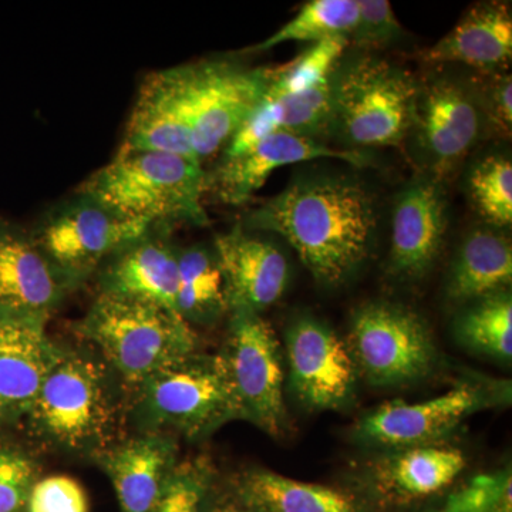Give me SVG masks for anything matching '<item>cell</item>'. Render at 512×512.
Segmentation results:
<instances>
[{
	"label": "cell",
	"instance_id": "21",
	"mask_svg": "<svg viewBox=\"0 0 512 512\" xmlns=\"http://www.w3.org/2000/svg\"><path fill=\"white\" fill-rule=\"evenodd\" d=\"M446 225V200L439 181L430 178L410 185L394 207L390 271L404 279L426 275L439 255Z\"/></svg>",
	"mask_w": 512,
	"mask_h": 512
},
{
	"label": "cell",
	"instance_id": "9",
	"mask_svg": "<svg viewBox=\"0 0 512 512\" xmlns=\"http://www.w3.org/2000/svg\"><path fill=\"white\" fill-rule=\"evenodd\" d=\"M349 345L355 367L375 386L414 382L436 365V346L426 323L392 303L360 308L352 319Z\"/></svg>",
	"mask_w": 512,
	"mask_h": 512
},
{
	"label": "cell",
	"instance_id": "39",
	"mask_svg": "<svg viewBox=\"0 0 512 512\" xmlns=\"http://www.w3.org/2000/svg\"><path fill=\"white\" fill-rule=\"evenodd\" d=\"M201 512H255L232 488L231 493L211 494L208 491Z\"/></svg>",
	"mask_w": 512,
	"mask_h": 512
},
{
	"label": "cell",
	"instance_id": "26",
	"mask_svg": "<svg viewBox=\"0 0 512 512\" xmlns=\"http://www.w3.org/2000/svg\"><path fill=\"white\" fill-rule=\"evenodd\" d=\"M175 311L191 326L212 322L228 312L224 276L215 251L200 245L178 251Z\"/></svg>",
	"mask_w": 512,
	"mask_h": 512
},
{
	"label": "cell",
	"instance_id": "27",
	"mask_svg": "<svg viewBox=\"0 0 512 512\" xmlns=\"http://www.w3.org/2000/svg\"><path fill=\"white\" fill-rule=\"evenodd\" d=\"M357 15V0H312L274 35L252 47V52H265L286 42H312L315 45L336 37H349Z\"/></svg>",
	"mask_w": 512,
	"mask_h": 512
},
{
	"label": "cell",
	"instance_id": "11",
	"mask_svg": "<svg viewBox=\"0 0 512 512\" xmlns=\"http://www.w3.org/2000/svg\"><path fill=\"white\" fill-rule=\"evenodd\" d=\"M433 180L450 174L476 146L481 133V104L456 80L436 77L419 83L412 128Z\"/></svg>",
	"mask_w": 512,
	"mask_h": 512
},
{
	"label": "cell",
	"instance_id": "6",
	"mask_svg": "<svg viewBox=\"0 0 512 512\" xmlns=\"http://www.w3.org/2000/svg\"><path fill=\"white\" fill-rule=\"evenodd\" d=\"M332 131L352 147H396L410 133L419 83L403 67L373 56L336 66Z\"/></svg>",
	"mask_w": 512,
	"mask_h": 512
},
{
	"label": "cell",
	"instance_id": "17",
	"mask_svg": "<svg viewBox=\"0 0 512 512\" xmlns=\"http://www.w3.org/2000/svg\"><path fill=\"white\" fill-rule=\"evenodd\" d=\"M228 312L265 311L284 295L289 281L285 255L272 242L235 227L215 238Z\"/></svg>",
	"mask_w": 512,
	"mask_h": 512
},
{
	"label": "cell",
	"instance_id": "2",
	"mask_svg": "<svg viewBox=\"0 0 512 512\" xmlns=\"http://www.w3.org/2000/svg\"><path fill=\"white\" fill-rule=\"evenodd\" d=\"M19 426L40 454L93 463L128 434V392L96 350L62 343Z\"/></svg>",
	"mask_w": 512,
	"mask_h": 512
},
{
	"label": "cell",
	"instance_id": "10",
	"mask_svg": "<svg viewBox=\"0 0 512 512\" xmlns=\"http://www.w3.org/2000/svg\"><path fill=\"white\" fill-rule=\"evenodd\" d=\"M184 93L192 148L202 161L227 146L262 100L272 69L231 62L183 64Z\"/></svg>",
	"mask_w": 512,
	"mask_h": 512
},
{
	"label": "cell",
	"instance_id": "15",
	"mask_svg": "<svg viewBox=\"0 0 512 512\" xmlns=\"http://www.w3.org/2000/svg\"><path fill=\"white\" fill-rule=\"evenodd\" d=\"M72 292L32 232L0 218V311L50 319Z\"/></svg>",
	"mask_w": 512,
	"mask_h": 512
},
{
	"label": "cell",
	"instance_id": "14",
	"mask_svg": "<svg viewBox=\"0 0 512 512\" xmlns=\"http://www.w3.org/2000/svg\"><path fill=\"white\" fill-rule=\"evenodd\" d=\"M293 392L313 410L339 409L355 384V363L345 343L318 320L299 319L286 335Z\"/></svg>",
	"mask_w": 512,
	"mask_h": 512
},
{
	"label": "cell",
	"instance_id": "29",
	"mask_svg": "<svg viewBox=\"0 0 512 512\" xmlns=\"http://www.w3.org/2000/svg\"><path fill=\"white\" fill-rule=\"evenodd\" d=\"M40 457L26 437L0 430V512H25L30 491L43 476Z\"/></svg>",
	"mask_w": 512,
	"mask_h": 512
},
{
	"label": "cell",
	"instance_id": "20",
	"mask_svg": "<svg viewBox=\"0 0 512 512\" xmlns=\"http://www.w3.org/2000/svg\"><path fill=\"white\" fill-rule=\"evenodd\" d=\"M167 228H153L111 255L99 269L100 293L130 296L175 311L178 251Z\"/></svg>",
	"mask_w": 512,
	"mask_h": 512
},
{
	"label": "cell",
	"instance_id": "23",
	"mask_svg": "<svg viewBox=\"0 0 512 512\" xmlns=\"http://www.w3.org/2000/svg\"><path fill=\"white\" fill-rule=\"evenodd\" d=\"M255 512H360L355 497L326 487L252 468L232 485Z\"/></svg>",
	"mask_w": 512,
	"mask_h": 512
},
{
	"label": "cell",
	"instance_id": "31",
	"mask_svg": "<svg viewBox=\"0 0 512 512\" xmlns=\"http://www.w3.org/2000/svg\"><path fill=\"white\" fill-rule=\"evenodd\" d=\"M471 197L481 217L495 227L512 222V164L508 158H484L468 178Z\"/></svg>",
	"mask_w": 512,
	"mask_h": 512
},
{
	"label": "cell",
	"instance_id": "35",
	"mask_svg": "<svg viewBox=\"0 0 512 512\" xmlns=\"http://www.w3.org/2000/svg\"><path fill=\"white\" fill-rule=\"evenodd\" d=\"M212 487V473L204 461L178 464L157 512H201Z\"/></svg>",
	"mask_w": 512,
	"mask_h": 512
},
{
	"label": "cell",
	"instance_id": "12",
	"mask_svg": "<svg viewBox=\"0 0 512 512\" xmlns=\"http://www.w3.org/2000/svg\"><path fill=\"white\" fill-rule=\"evenodd\" d=\"M50 319L0 311V430L19 426L59 356Z\"/></svg>",
	"mask_w": 512,
	"mask_h": 512
},
{
	"label": "cell",
	"instance_id": "8",
	"mask_svg": "<svg viewBox=\"0 0 512 512\" xmlns=\"http://www.w3.org/2000/svg\"><path fill=\"white\" fill-rule=\"evenodd\" d=\"M281 346L271 325L259 313H231L227 340L220 353L238 419L271 436L285 423L284 367Z\"/></svg>",
	"mask_w": 512,
	"mask_h": 512
},
{
	"label": "cell",
	"instance_id": "25",
	"mask_svg": "<svg viewBox=\"0 0 512 512\" xmlns=\"http://www.w3.org/2000/svg\"><path fill=\"white\" fill-rule=\"evenodd\" d=\"M511 279L510 241L488 229H477L464 239L458 251L447 295L456 302L476 301L503 292Z\"/></svg>",
	"mask_w": 512,
	"mask_h": 512
},
{
	"label": "cell",
	"instance_id": "19",
	"mask_svg": "<svg viewBox=\"0 0 512 512\" xmlns=\"http://www.w3.org/2000/svg\"><path fill=\"white\" fill-rule=\"evenodd\" d=\"M323 158L355 165L366 163L365 156L359 151L329 147L281 130L241 156L224 158L211 180L208 178V188H212L225 204L241 205L261 190L269 175L278 168Z\"/></svg>",
	"mask_w": 512,
	"mask_h": 512
},
{
	"label": "cell",
	"instance_id": "1",
	"mask_svg": "<svg viewBox=\"0 0 512 512\" xmlns=\"http://www.w3.org/2000/svg\"><path fill=\"white\" fill-rule=\"evenodd\" d=\"M375 200L365 185L336 175L299 178L245 220L249 231L275 232L320 284L348 281L375 239Z\"/></svg>",
	"mask_w": 512,
	"mask_h": 512
},
{
	"label": "cell",
	"instance_id": "3",
	"mask_svg": "<svg viewBox=\"0 0 512 512\" xmlns=\"http://www.w3.org/2000/svg\"><path fill=\"white\" fill-rule=\"evenodd\" d=\"M74 332L96 350L127 392L198 352V336L177 312L130 296L99 293Z\"/></svg>",
	"mask_w": 512,
	"mask_h": 512
},
{
	"label": "cell",
	"instance_id": "34",
	"mask_svg": "<svg viewBox=\"0 0 512 512\" xmlns=\"http://www.w3.org/2000/svg\"><path fill=\"white\" fill-rule=\"evenodd\" d=\"M359 15L350 33L349 45L359 49H382L403 39L404 30L392 5L386 0H357Z\"/></svg>",
	"mask_w": 512,
	"mask_h": 512
},
{
	"label": "cell",
	"instance_id": "38",
	"mask_svg": "<svg viewBox=\"0 0 512 512\" xmlns=\"http://www.w3.org/2000/svg\"><path fill=\"white\" fill-rule=\"evenodd\" d=\"M484 109L488 119L504 134L511 133L512 126V80L511 74L491 77L485 84Z\"/></svg>",
	"mask_w": 512,
	"mask_h": 512
},
{
	"label": "cell",
	"instance_id": "30",
	"mask_svg": "<svg viewBox=\"0 0 512 512\" xmlns=\"http://www.w3.org/2000/svg\"><path fill=\"white\" fill-rule=\"evenodd\" d=\"M348 46V37H336L315 43L311 49L303 52L292 62L272 69L271 83L264 97L269 100H281L305 92L322 80L328 79Z\"/></svg>",
	"mask_w": 512,
	"mask_h": 512
},
{
	"label": "cell",
	"instance_id": "28",
	"mask_svg": "<svg viewBox=\"0 0 512 512\" xmlns=\"http://www.w3.org/2000/svg\"><path fill=\"white\" fill-rule=\"evenodd\" d=\"M457 322L458 338L471 349L510 360L512 356V301L510 293L478 299Z\"/></svg>",
	"mask_w": 512,
	"mask_h": 512
},
{
	"label": "cell",
	"instance_id": "37",
	"mask_svg": "<svg viewBox=\"0 0 512 512\" xmlns=\"http://www.w3.org/2000/svg\"><path fill=\"white\" fill-rule=\"evenodd\" d=\"M282 130V107L278 100H269L262 97L258 106L241 124L237 133L227 144L225 158L241 156L265 138Z\"/></svg>",
	"mask_w": 512,
	"mask_h": 512
},
{
	"label": "cell",
	"instance_id": "18",
	"mask_svg": "<svg viewBox=\"0 0 512 512\" xmlns=\"http://www.w3.org/2000/svg\"><path fill=\"white\" fill-rule=\"evenodd\" d=\"M119 151H153L198 160L192 148L181 66L144 77Z\"/></svg>",
	"mask_w": 512,
	"mask_h": 512
},
{
	"label": "cell",
	"instance_id": "16",
	"mask_svg": "<svg viewBox=\"0 0 512 512\" xmlns=\"http://www.w3.org/2000/svg\"><path fill=\"white\" fill-rule=\"evenodd\" d=\"M484 394L480 387L466 383L426 402L382 404L360 420L357 437L377 446H424L483 407Z\"/></svg>",
	"mask_w": 512,
	"mask_h": 512
},
{
	"label": "cell",
	"instance_id": "36",
	"mask_svg": "<svg viewBox=\"0 0 512 512\" xmlns=\"http://www.w3.org/2000/svg\"><path fill=\"white\" fill-rule=\"evenodd\" d=\"M25 512H90L89 497L76 478L42 476L30 491Z\"/></svg>",
	"mask_w": 512,
	"mask_h": 512
},
{
	"label": "cell",
	"instance_id": "5",
	"mask_svg": "<svg viewBox=\"0 0 512 512\" xmlns=\"http://www.w3.org/2000/svg\"><path fill=\"white\" fill-rule=\"evenodd\" d=\"M232 420H238L237 404L220 353L198 350L128 393L133 431L200 441Z\"/></svg>",
	"mask_w": 512,
	"mask_h": 512
},
{
	"label": "cell",
	"instance_id": "32",
	"mask_svg": "<svg viewBox=\"0 0 512 512\" xmlns=\"http://www.w3.org/2000/svg\"><path fill=\"white\" fill-rule=\"evenodd\" d=\"M330 76L305 92L278 100L282 107V130L295 136L311 138V140H316L332 131L333 104Z\"/></svg>",
	"mask_w": 512,
	"mask_h": 512
},
{
	"label": "cell",
	"instance_id": "22",
	"mask_svg": "<svg viewBox=\"0 0 512 512\" xmlns=\"http://www.w3.org/2000/svg\"><path fill=\"white\" fill-rule=\"evenodd\" d=\"M421 56L427 63H463L487 73L500 69L512 56L510 5L484 2L473 6Z\"/></svg>",
	"mask_w": 512,
	"mask_h": 512
},
{
	"label": "cell",
	"instance_id": "13",
	"mask_svg": "<svg viewBox=\"0 0 512 512\" xmlns=\"http://www.w3.org/2000/svg\"><path fill=\"white\" fill-rule=\"evenodd\" d=\"M173 434L133 431L93 461L109 478L120 512H157L177 470Z\"/></svg>",
	"mask_w": 512,
	"mask_h": 512
},
{
	"label": "cell",
	"instance_id": "33",
	"mask_svg": "<svg viewBox=\"0 0 512 512\" xmlns=\"http://www.w3.org/2000/svg\"><path fill=\"white\" fill-rule=\"evenodd\" d=\"M443 512H512L511 471L471 478L447 498Z\"/></svg>",
	"mask_w": 512,
	"mask_h": 512
},
{
	"label": "cell",
	"instance_id": "24",
	"mask_svg": "<svg viewBox=\"0 0 512 512\" xmlns=\"http://www.w3.org/2000/svg\"><path fill=\"white\" fill-rule=\"evenodd\" d=\"M466 467L457 448L439 446L407 447L387 458L377 468L380 491L397 500H419L440 493Z\"/></svg>",
	"mask_w": 512,
	"mask_h": 512
},
{
	"label": "cell",
	"instance_id": "4",
	"mask_svg": "<svg viewBox=\"0 0 512 512\" xmlns=\"http://www.w3.org/2000/svg\"><path fill=\"white\" fill-rule=\"evenodd\" d=\"M207 190V174L195 158L117 151L113 160L90 175L77 191L127 220L171 229L175 224H208L202 205Z\"/></svg>",
	"mask_w": 512,
	"mask_h": 512
},
{
	"label": "cell",
	"instance_id": "7",
	"mask_svg": "<svg viewBox=\"0 0 512 512\" xmlns=\"http://www.w3.org/2000/svg\"><path fill=\"white\" fill-rule=\"evenodd\" d=\"M154 227L127 218L76 191L50 208L32 229L33 238L73 291L101 265Z\"/></svg>",
	"mask_w": 512,
	"mask_h": 512
}]
</instances>
